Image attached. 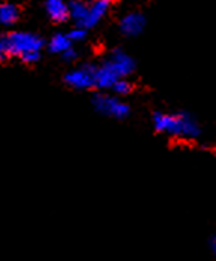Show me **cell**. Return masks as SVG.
I'll return each instance as SVG.
<instances>
[{"instance_id":"obj_1","label":"cell","mask_w":216,"mask_h":261,"mask_svg":"<svg viewBox=\"0 0 216 261\" xmlns=\"http://www.w3.org/2000/svg\"><path fill=\"white\" fill-rule=\"evenodd\" d=\"M152 124L158 133L176 139L194 141L201 135L198 122L188 112H155Z\"/></svg>"},{"instance_id":"obj_2","label":"cell","mask_w":216,"mask_h":261,"mask_svg":"<svg viewBox=\"0 0 216 261\" xmlns=\"http://www.w3.org/2000/svg\"><path fill=\"white\" fill-rule=\"evenodd\" d=\"M136 69V63L131 56L124 53L122 49H114L109 57L97 66L96 73V88L100 90H112V87L119 80H127Z\"/></svg>"},{"instance_id":"obj_3","label":"cell","mask_w":216,"mask_h":261,"mask_svg":"<svg viewBox=\"0 0 216 261\" xmlns=\"http://www.w3.org/2000/svg\"><path fill=\"white\" fill-rule=\"evenodd\" d=\"M9 56L22 57L29 53H40L45 46V40L36 33L30 32H12L6 35Z\"/></svg>"},{"instance_id":"obj_4","label":"cell","mask_w":216,"mask_h":261,"mask_svg":"<svg viewBox=\"0 0 216 261\" xmlns=\"http://www.w3.org/2000/svg\"><path fill=\"white\" fill-rule=\"evenodd\" d=\"M93 106L98 114L117 120H124L130 115V106L122 101L117 96L104 94V93H97L93 96Z\"/></svg>"},{"instance_id":"obj_5","label":"cell","mask_w":216,"mask_h":261,"mask_svg":"<svg viewBox=\"0 0 216 261\" xmlns=\"http://www.w3.org/2000/svg\"><path fill=\"white\" fill-rule=\"evenodd\" d=\"M97 66L93 63H85L64 75V82L75 90H91L96 87Z\"/></svg>"},{"instance_id":"obj_6","label":"cell","mask_w":216,"mask_h":261,"mask_svg":"<svg viewBox=\"0 0 216 261\" xmlns=\"http://www.w3.org/2000/svg\"><path fill=\"white\" fill-rule=\"evenodd\" d=\"M146 27V18L142 12H128L119 20V30L127 38H136Z\"/></svg>"},{"instance_id":"obj_7","label":"cell","mask_w":216,"mask_h":261,"mask_svg":"<svg viewBox=\"0 0 216 261\" xmlns=\"http://www.w3.org/2000/svg\"><path fill=\"white\" fill-rule=\"evenodd\" d=\"M111 2L107 0H96V2H90V12H88V17L84 22L82 29L88 30V29H93L96 27L100 21L104 18V15L107 14L109 8H111Z\"/></svg>"},{"instance_id":"obj_8","label":"cell","mask_w":216,"mask_h":261,"mask_svg":"<svg viewBox=\"0 0 216 261\" xmlns=\"http://www.w3.org/2000/svg\"><path fill=\"white\" fill-rule=\"evenodd\" d=\"M45 12L54 22H66L70 18L69 3L63 0H48L45 2Z\"/></svg>"},{"instance_id":"obj_9","label":"cell","mask_w":216,"mask_h":261,"mask_svg":"<svg viewBox=\"0 0 216 261\" xmlns=\"http://www.w3.org/2000/svg\"><path fill=\"white\" fill-rule=\"evenodd\" d=\"M69 12H70V18L75 21V27L82 29L84 22L88 17V12H90V2H80V0L70 2Z\"/></svg>"},{"instance_id":"obj_10","label":"cell","mask_w":216,"mask_h":261,"mask_svg":"<svg viewBox=\"0 0 216 261\" xmlns=\"http://www.w3.org/2000/svg\"><path fill=\"white\" fill-rule=\"evenodd\" d=\"M48 51L52 53V54H60L63 56L66 51H69L70 48H73V43L72 40L69 39V36L66 33H56L49 42H48Z\"/></svg>"},{"instance_id":"obj_11","label":"cell","mask_w":216,"mask_h":261,"mask_svg":"<svg viewBox=\"0 0 216 261\" xmlns=\"http://www.w3.org/2000/svg\"><path fill=\"white\" fill-rule=\"evenodd\" d=\"M20 20V8L14 3H0V24L14 25Z\"/></svg>"},{"instance_id":"obj_12","label":"cell","mask_w":216,"mask_h":261,"mask_svg":"<svg viewBox=\"0 0 216 261\" xmlns=\"http://www.w3.org/2000/svg\"><path fill=\"white\" fill-rule=\"evenodd\" d=\"M112 91L115 93V96H128L131 91H133V84L128 80H119L114 87H112Z\"/></svg>"},{"instance_id":"obj_13","label":"cell","mask_w":216,"mask_h":261,"mask_svg":"<svg viewBox=\"0 0 216 261\" xmlns=\"http://www.w3.org/2000/svg\"><path fill=\"white\" fill-rule=\"evenodd\" d=\"M69 36V39L72 40V43L75 42H82V40L87 38V30L85 29H80V27H73L69 33H66Z\"/></svg>"},{"instance_id":"obj_14","label":"cell","mask_w":216,"mask_h":261,"mask_svg":"<svg viewBox=\"0 0 216 261\" xmlns=\"http://www.w3.org/2000/svg\"><path fill=\"white\" fill-rule=\"evenodd\" d=\"M9 49H8V40L6 35H0V63L9 59Z\"/></svg>"},{"instance_id":"obj_15","label":"cell","mask_w":216,"mask_h":261,"mask_svg":"<svg viewBox=\"0 0 216 261\" xmlns=\"http://www.w3.org/2000/svg\"><path fill=\"white\" fill-rule=\"evenodd\" d=\"M40 57H42L40 53H29V54L21 57V61L25 63V64H35V63H38L40 60Z\"/></svg>"},{"instance_id":"obj_16","label":"cell","mask_w":216,"mask_h":261,"mask_svg":"<svg viewBox=\"0 0 216 261\" xmlns=\"http://www.w3.org/2000/svg\"><path fill=\"white\" fill-rule=\"evenodd\" d=\"M78 57H79V54L75 48H70L69 51H66V53L61 56V59L66 61V63H73V61L76 60Z\"/></svg>"},{"instance_id":"obj_17","label":"cell","mask_w":216,"mask_h":261,"mask_svg":"<svg viewBox=\"0 0 216 261\" xmlns=\"http://www.w3.org/2000/svg\"><path fill=\"white\" fill-rule=\"evenodd\" d=\"M210 249H212V252L215 254V257H216V234L210 239Z\"/></svg>"}]
</instances>
